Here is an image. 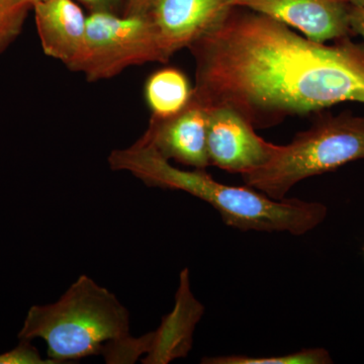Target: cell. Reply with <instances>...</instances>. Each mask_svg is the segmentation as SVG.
Listing matches in <instances>:
<instances>
[{
  "instance_id": "cell-15",
  "label": "cell",
  "mask_w": 364,
  "mask_h": 364,
  "mask_svg": "<svg viewBox=\"0 0 364 364\" xmlns=\"http://www.w3.org/2000/svg\"><path fill=\"white\" fill-rule=\"evenodd\" d=\"M55 364L51 359H43L31 341L21 340V343L9 352L0 354V364Z\"/></svg>"
},
{
  "instance_id": "cell-9",
  "label": "cell",
  "mask_w": 364,
  "mask_h": 364,
  "mask_svg": "<svg viewBox=\"0 0 364 364\" xmlns=\"http://www.w3.org/2000/svg\"><path fill=\"white\" fill-rule=\"evenodd\" d=\"M232 7L229 0H156L148 16L165 63L202 37Z\"/></svg>"
},
{
  "instance_id": "cell-8",
  "label": "cell",
  "mask_w": 364,
  "mask_h": 364,
  "mask_svg": "<svg viewBox=\"0 0 364 364\" xmlns=\"http://www.w3.org/2000/svg\"><path fill=\"white\" fill-rule=\"evenodd\" d=\"M229 4L294 26L314 42H336L353 35L350 6L341 0H229Z\"/></svg>"
},
{
  "instance_id": "cell-4",
  "label": "cell",
  "mask_w": 364,
  "mask_h": 364,
  "mask_svg": "<svg viewBox=\"0 0 364 364\" xmlns=\"http://www.w3.org/2000/svg\"><path fill=\"white\" fill-rule=\"evenodd\" d=\"M364 159V117L346 112L316 119L308 131L279 146L260 168L243 174L246 186L282 200L296 183Z\"/></svg>"
},
{
  "instance_id": "cell-13",
  "label": "cell",
  "mask_w": 364,
  "mask_h": 364,
  "mask_svg": "<svg viewBox=\"0 0 364 364\" xmlns=\"http://www.w3.org/2000/svg\"><path fill=\"white\" fill-rule=\"evenodd\" d=\"M203 363L208 364H329L332 358L324 348L304 349L284 355L251 358L246 355H228L203 358Z\"/></svg>"
},
{
  "instance_id": "cell-2",
  "label": "cell",
  "mask_w": 364,
  "mask_h": 364,
  "mask_svg": "<svg viewBox=\"0 0 364 364\" xmlns=\"http://www.w3.org/2000/svg\"><path fill=\"white\" fill-rule=\"evenodd\" d=\"M107 161L114 171L130 172L151 188L186 191L200 198L219 212L225 224L243 232H287L301 236L322 224L328 214L321 203L275 200L250 186L221 183L205 169L177 168L139 140L130 147L112 150Z\"/></svg>"
},
{
  "instance_id": "cell-10",
  "label": "cell",
  "mask_w": 364,
  "mask_h": 364,
  "mask_svg": "<svg viewBox=\"0 0 364 364\" xmlns=\"http://www.w3.org/2000/svg\"><path fill=\"white\" fill-rule=\"evenodd\" d=\"M32 7L43 51L70 68L82 47L87 16L73 0H40Z\"/></svg>"
},
{
  "instance_id": "cell-3",
  "label": "cell",
  "mask_w": 364,
  "mask_h": 364,
  "mask_svg": "<svg viewBox=\"0 0 364 364\" xmlns=\"http://www.w3.org/2000/svg\"><path fill=\"white\" fill-rule=\"evenodd\" d=\"M36 338L56 364L105 354L132 338L130 314L109 289L81 275L56 303L28 310L18 339Z\"/></svg>"
},
{
  "instance_id": "cell-14",
  "label": "cell",
  "mask_w": 364,
  "mask_h": 364,
  "mask_svg": "<svg viewBox=\"0 0 364 364\" xmlns=\"http://www.w3.org/2000/svg\"><path fill=\"white\" fill-rule=\"evenodd\" d=\"M28 9L18 0H0V53L21 33Z\"/></svg>"
},
{
  "instance_id": "cell-17",
  "label": "cell",
  "mask_w": 364,
  "mask_h": 364,
  "mask_svg": "<svg viewBox=\"0 0 364 364\" xmlns=\"http://www.w3.org/2000/svg\"><path fill=\"white\" fill-rule=\"evenodd\" d=\"M156 0H124V16H146Z\"/></svg>"
},
{
  "instance_id": "cell-18",
  "label": "cell",
  "mask_w": 364,
  "mask_h": 364,
  "mask_svg": "<svg viewBox=\"0 0 364 364\" xmlns=\"http://www.w3.org/2000/svg\"><path fill=\"white\" fill-rule=\"evenodd\" d=\"M349 23L352 33L361 36L364 39V6H350Z\"/></svg>"
},
{
  "instance_id": "cell-5",
  "label": "cell",
  "mask_w": 364,
  "mask_h": 364,
  "mask_svg": "<svg viewBox=\"0 0 364 364\" xmlns=\"http://www.w3.org/2000/svg\"><path fill=\"white\" fill-rule=\"evenodd\" d=\"M149 62L165 63L148 14L95 11L87 16L82 47L69 69L95 82Z\"/></svg>"
},
{
  "instance_id": "cell-20",
  "label": "cell",
  "mask_w": 364,
  "mask_h": 364,
  "mask_svg": "<svg viewBox=\"0 0 364 364\" xmlns=\"http://www.w3.org/2000/svg\"><path fill=\"white\" fill-rule=\"evenodd\" d=\"M21 4L28 7H32L36 2L40 1V0H18Z\"/></svg>"
},
{
  "instance_id": "cell-21",
  "label": "cell",
  "mask_w": 364,
  "mask_h": 364,
  "mask_svg": "<svg viewBox=\"0 0 364 364\" xmlns=\"http://www.w3.org/2000/svg\"><path fill=\"white\" fill-rule=\"evenodd\" d=\"M363 252H364V247H363Z\"/></svg>"
},
{
  "instance_id": "cell-11",
  "label": "cell",
  "mask_w": 364,
  "mask_h": 364,
  "mask_svg": "<svg viewBox=\"0 0 364 364\" xmlns=\"http://www.w3.org/2000/svg\"><path fill=\"white\" fill-rule=\"evenodd\" d=\"M188 279V270H182L176 308L163 318L160 329L151 334L149 355L144 363H168L188 355L193 330L203 314V306L191 293Z\"/></svg>"
},
{
  "instance_id": "cell-19",
  "label": "cell",
  "mask_w": 364,
  "mask_h": 364,
  "mask_svg": "<svg viewBox=\"0 0 364 364\" xmlns=\"http://www.w3.org/2000/svg\"><path fill=\"white\" fill-rule=\"evenodd\" d=\"M350 6H364V0H341Z\"/></svg>"
},
{
  "instance_id": "cell-1",
  "label": "cell",
  "mask_w": 364,
  "mask_h": 364,
  "mask_svg": "<svg viewBox=\"0 0 364 364\" xmlns=\"http://www.w3.org/2000/svg\"><path fill=\"white\" fill-rule=\"evenodd\" d=\"M188 49L193 97L208 109H233L254 129L339 102L364 104V45L349 38L314 42L264 14L232 7Z\"/></svg>"
},
{
  "instance_id": "cell-16",
  "label": "cell",
  "mask_w": 364,
  "mask_h": 364,
  "mask_svg": "<svg viewBox=\"0 0 364 364\" xmlns=\"http://www.w3.org/2000/svg\"><path fill=\"white\" fill-rule=\"evenodd\" d=\"M88 9L90 13L95 11H107L117 14H123L124 0H79Z\"/></svg>"
},
{
  "instance_id": "cell-12",
  "label": "cell",
  "mask_w": 364,
  "mask_h": 364,
  "mask_svg": "<svg viewBox=\"0 0 364 364\" xmlns=\"http://www.w3.org/2000/svg\"><path fill=\"white\" fill-rule=\"evenodd\" d=\"M193 87L178 69L165 68L151 74L144 87L153 117H166L181 111L191 100Z\"/></svg>"
},
{
  "instance_id": "cell-6",
  "label": "cell",
  "mask_w": 364,
  "mask_h": 364,
  "mask_svg": "<svg viewBox=\"0 0 364 364\" xmlns=\"http://www.w3.org/2000/svg\"><path fill=\"white\" fill-rule=\"evenodd\" d=\"M207 142L210 165L241 176L267 164L279 149V145L261 138L243 117L227 107L210 109Z\"/></svg>"
},
{
  "instance_id": "cell-7",
  "label": "cell",
  "mask_w": 364,
  "mask_h": 364,
  "mask_svg": "<svg viewBox=\"0 0 364 364\" xmlns=\"http://www.w3.org/2000/svg\"><path fill=\"white\" fill-rule=\"evenodd\" d=\"M210 109L191 97L188 105L166 117H151L149 127L139 139L165 159L176 160L196 169L210 166L208 124Z\"/></svg>"
}]
</instances>
